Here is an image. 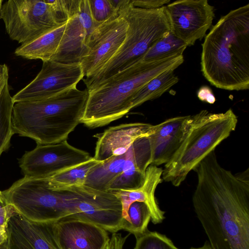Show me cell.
Here are the masks:
<instances>
[{"label": "cell", "mask_w": 249, "mask_h": 249, "mask_svg": "<svg viewBox=\"0 0 249 249\" xmlns=\"http://www.w3.org/2000/svg\"><path fill=\"white\" fill-rule=\"evenodd\" d=\"M187 47V45L183 41L170 32L149 49L141 61L158 60L183 55Z\"/></svg>", "instance_id": "cell-26"}, {"label": "cell", "mask_w": 249, "mask_h": 249, "mask_svg": "<svg viewBox=\"0 0 249 249\" xmlns=\"http://www.w3.org/2000/svg\"><path fill=\"white\" fill-rule=\"evenodd\" d=\"M7 222L0 225V246L3 245L7 239Z\"/></svg>", "instance_id": "cell-35"}, {"label": "cell", "mask_w": 249, "mask_h": 249, "mask_svg": "<svg viewBox=\"0 0 249 249\" xmlns=\"http://www.w3.org/2000/svg\"><path fill=\"white\" fill-rule=\"evenodd\" d=\"M17 213L14 208L9 204L5 205L0 209V225L6 223L14 214Z\"/></svg>", "instance_id": "cell-33"}, {"label": "cell", "mask_w": 249, "mask_h": 249, "mask_svg": "<svg viewBox=\"0 0 249 249\" xmlns=\"http://www.w3.org/2000/svg\"><path fill=\"white\" fill-rule=\"evenodd\" d=\"M56 222H33L15 213L7 221L6 249H64Z\"/></svg>", "instance_id": "cell-14"}, {"label": "cell", "mask_w": 249, "mask_h": 249, "mask_svg": "<svg viewBox=\"0 0 249 249\" xmlns=\"http://www.w3.org/2000/svg\"><path fill=\"white\" fill-rule=\"evenodd\" d=\"M128 27L119 10L92 32L80 62L85 78L94 76L115 55L124 41Z\"/></svg>", "instance_id": "cell-11"}, {"label": "cell", "mask_w": 249, "mask_h": 249, "mask_svg": "<svg viewBox=\"0 0 249 249\" xmlns=\"http://www.w3.org/2000/svg\"><path fill=\"white\" fill-rule=\"evenodd\" d=\"M88 96L87 89L76 87L46 98L15 103L12 118L15 134L31 138L37 145L67 140L81 123Z\"/></svg>", "instance_id": "cell-4"}, {"label": "cell", "mask_w": 249, "mask_h": 249, "mask_svg": "<svg viewBox=\"0 0 249 249\" xmlns=\"http://www.w3.org/2000/svg\"><path fill=\"white\" fill-rule=\"evenodd\" d=\"M64 190L67 216L63 219L89 222L112 233L122 230V204L112 192L84 185Z\"/></svg>", "instance_id": "cell-8"}, {"label": "cell", "mask_w": 249, "mask_h": 249, "mask_svg": "<svg viewBox=\"0 0 249 249\" xmlns=\"http://www.w3.org/2000/svg\"><path fill=\"white\" fill-rule=\"evenodd\" d=\"M188 249H212L210 246L209 242L208 241H206V242H205L204 244L201 247H198V248L192 247Z\"/></svg>", "instance_id": "cell-36"}, {"label": "cell", "mask_w": 249, "mask_h": 249, "mask_svg": "<svg viewBox=\"0 0 249 249\" xmlns=\"http://www.w3.org/2000/svg\"><path fill=\"white\" fill-rule=\"evenodd\" d=\"M184 62L183 55L150 61H140L88 90L81 123L94 128L120 119L132 109V100L151 79L168 70H175Z\"/></svg>", "instance_id": "cell-3"}, {"label": "cell", "mask_w": 249, "mask_h": 249, "mask_svg": "<svg viewBox=\"0 0 249 249\" xmlns=\"http://www.w3.org/2000/svg\"><path fill=\"white\" fill-rule=\"evenodd\" d=\"M80 0H44L58 24L67 22L78 8Z\"/></svg>", "instance_id": "cell-29"}, {"label": "cell", "mask_w": 249, "mask_h": 249, "mask_svg": "<svg viewBox=\"0 0 249 249\" xmlns=\"http://www.w3.org/2000/svg\"><path fill=\"white\" fill-rule=\"evenodd\" d=\"M155 130V125L143 123L121 124L96 134L97 138L93 158L102 161L114 156L123 155L137 139L148 137Z\"/></svg>", "instance_id": "cell-16"}, {"label": "cell", "mask_w": 249, "mask_h": 249, "mask_svg": "<svg viewBox=\"0 0 249 249\" xmlns=\"http://www.w3.org/2000/svg\"><path fill=\"white\" fill-rule=\"evenodd\" d=\"M0 19L10 38L21 45L61 25L44 0H7L1 5Z\"/></svg>", "instance_id": "cell-9"}, {"label": "cell", "mask_w": 249, "mask_h": 249, "mask_svg": "<svg viewBox=\"0 0 249 249\" xmlns=\"http://www.w3.org/2000/svg\"><path fill=\"white\" fill-rule=\"evenodd\" d=\"M126 156V153L100 161L88 173L84 185L100 191H108L110 183L122 172Z\"/></svg>", "instance_id": "cell-22"}, {"label": "cell", "mask_w": 249, "mask_h": 249, "mask_svg": "<svg viewBox=\"0 0 249 249\" xmlns=\"http://www.w3.org/2000/svg\"><path fill=\"white\" fill-rule=\"evenodd\" d=\"M14 104L7 84L0 94V157L9 148L15 134L12 121Z\"/></svg>", "instance_id": "cell-25"}, {"label": "cell", "mask_w": 249, "mask_h": 249, "mask_svg": "<svg viewBox=\"0 0 249 249\" xmlns=\"http://www.w3.org/2000/svg\"><path fill=\"white\" fill-rule=\"evenodd\" d=\"M2 3H3V0H0V11L1 6Z\"/></svg>", "instance_id": "cell-39"}, {"label": "cell", "mask_w": 249, "mask_h": 249, "mask_svg": "<svg viewBox=\"0 0 249 249\" xmlns=\"http://www.w3.org/2000/svg\"><path fill=\"white\" fill-rule=\"evenodd\" d=\"M126 155L122 172L110 183L108 191L135 189L143 184L152 160L148 136L135 140Z\"/></svg>", "instance_id": "cell-19"}, {"label": "cell", "mask_w": 249, "mask_h": 249, "mask_svg": "<svg viewBox=\"0 0 249 249\" xmlns=\"http://www.w3.org/2000/svg\"><path fill=\"white\" fill-rule=\"evenodd\" d=\"M198 98L202 102L213 104L215 101V97L211 89L206 86H202L197 93Z\"/></svg>", "instance_id": "cell-32"}, {"label": "cell", "mask_w": 249, "mask_h": 249, "mask_svg": "<svg viewBox=\"0 0 249 249\" xmlns=\"http://www.w3.org/2000/svg\"><path fill=\"white\" fill-rule=\"evenodd\" d=\"M170 32L187 46L206 36L214 18L207 0H179L165 6Z\"/></svg>", "instance_id": "cell-13"}, {"label": "cell", "mask_w": 249, "mask_h": 249, "mask_svg": "<svg viewBox=\"0 0 249 249\" xmlns=\"http://www.w3.org/2000/svg\"><path fill=\"white\" fill-rule=\"evenodd\" d=\"M190 115L170 118L155 125L148 136L152 153L151 165L159 166L167 163L179 147Z\"/></svg>", "instance_id": "cell-17"}, {"label": "cell", "mask_w": 249, "mask_h": 249, "mask_svg": "<svg viewBox=\"0 0 249 249\" xmlns=\"http://www.w3.org/2000/svg\"><path fill=\"white\" fill-rule=\"evenodd\" d=\"M90 11L93 20L98 24L106 21L117 10L110 0H89Z\"/></svg>", "instance_id": "cell-30"}, {"label": "cell", "mask_w": 249, "mask_h": 249, "mask_svg": "<svg viewBox=\"0 0 249 249\" xmlns=\"http://www.w3.org/2000/svg\"><path fill=\"white\" fill-rule=\"evenodd\" d=\"M135 237L136 244L134 249H179L166 235L157 231L147 230Z\"/></svg>", "instance_id": "cell-28"}, {"label": "cell", "mask_w": 249, "mask_h": 249, "mask_svg": "<svg viewBox=\"0 0 249 249\" xmlns=\"http://www.w3.org/2000/svg\"><path fill=\"white\" fill-rule=\"evenodd\" d=\"M120 11L128 24L124 41L115 55L97 74L83 78L88 90L141 61L149 49L170 32L165 6L145 9L134 7L129 0Z\"/></svg>", "instance_id": "cell-6"}, {"label": "cell", "mask_w": 249, "mask_h": 249, "mask_svg": "<svg viewBox=\"0 0 249 249\" xmlns=\"http://www.w3.org/2000/svg\"><path fill=\"white\" fill-rule=\"evenodd\" d=\"M128 220L122 226V230L135 235L146 231L151 220V214L147 205L143 202H134L129 207Z\"/></svg>", "instance_id": "cell-27"}, {"label": "cell", "mask_w": 249, "mask_h": 249, "mask_svg": "<svg viewBox=\"0 0 249 249\" xmlns=\"http://www.w3.org/2000/svg\"><path fill=\"white\" fill-rule=\"evenodd\" d=\"M4 204L36 222H56L67 216L63 191L51 188L46 178L24 177L2 192Z\"/></svg>", "instance_id": "cell-7"}, {"label": "cell", "mask_w": 249, "mask_h": 249, "mask_svg": "<svg viewBox=\"0 0 249 249\" xmlns=\"http://www.w3.org/2000/svg\"><path fill=\"white\" fill-rule=\"evenodd\" d=\"M162 169L150 165L146 169L143 184L140 187L131 190L110 191L120 199L122 207V225L128 220L127 212L130 205L134 202L144 203L148 208L151 220L154 224L161 223L165 219V212L159 207L155 193L158 185L161 182Z\"/></svg>", "instance_id": "cell-20"}, {"label": "cell", "mask_w": 249, "mask_h": 249, "mask_svg": "<svg viewBox=\"0 0 249 249\" xmlns=\"http://www.w3.org/2000/svg\"><path fill=\"white\" fill-rule=\"evenodd\" d=\"M237 116L230 108L213 113L207 110L190 115L181 143L162 169V180L179 186L189 173L236 128Z\"/></svg>", "instance_id": "cell-5"}, {"label": "cell", "mask_w": 249, "mask_h": 249, "mask_svg": "<svg viewBox=\"0 0 249 249\" xmlns=\"http://www.w3.org/2000/svg\"><path fill=\"white\" fill-rule=\"evenodd\" d=\"M9 71L7 66L0 64V94L3 91L5 86L8 84Z\"/></svg>", "instance_id": "cell-34"}, {"label": "cell", "mask_w": 249, "mask_h": 249, "mask_svg": "<svg viewBox=\"0 0 249 249\" xmlns=\"http://www.w3.org/2000/svg\"><path fill=\"white\" fill-rule=\"evenodd\" d=\"M174 70H168L157 75L145 84L136 93L132 100V109L146 101L161 96L178 82Z\"/></svg>", "instance_id": "cell-23"}, {"label": "cell", "mask_w": 249, "mask_h": 249, "mask_svg": "<svg viewBox=\"0 0 249 249\" xmlns=\"http://www.w3.org/2000/svg\"><path fill=\"white\" fill-rule=\"evenodd\" d=\"M170 1V0H131L134 7L145 9H157Z\"/></svg>", "instance_id": "cell-31"}, {"label": "cell", "mask_w": 249, "mask_h": 249, "mask_svg": "<svg viewBox=\"0 0 249 249\" xmlns=\"http://www.w3.org/2000/svg\"><path fill=\"white\" fill-rule=\"evenodd\" d=\"M92 158L87 152L72 146L65 140L56 143L37 145L34 149L25 152L19 160V166L24 177L44 179Z\"/></svg>", "instance_id": "cell-10"}, {"label": "cell", "mask_w": 249, "mask_h": 249, "mask_svg": "<svg viewBox=\"0 0 249 249\" xmlns=\"http://www.w3.org/2000/svg\"><path fill=\"white\" fill-rule=\"evenodd\" d=\"M84 77L80 63L43 61L36 76L13 97L14 103L46 98L76 87Z\"/></svg>", "instance_id": "cell-12"}, {"label": "cell", "mask_w": 249, "mask_h": 249, "mask_svg": "<svg viewBox=\"0 0 249 249\" xmlns=\"http://www.w3.org/2000/svg\"><path fill=\"white\" fill-rule=\"evenodd\" d=\"M67 22L46 32L35 40L21 45L15 51L16 55L43 61L52 60L58 48Z\"/></svg>", "instance_id": "cell-21"}, {"label": "cell", "mask_w": 249, "mask_h": 249, "mask_svg": "<svg viewBox=\"0 0 249 249\" xmlns=\"http://www.w3.org/2000/svg\"><path fill=\"white\" fill-rule=\"evenodd\" d=\"M201 71L215 87L249 89V4L231 10L211 28L202 44Z\"/></svg>", "instance_id": "cell-2"}, {"label": "cell", "mask_w": 249, "mask_h": 249, "mask_svg": "<svg viewBox=\"0 0 249 249\" xmlns=\"http://www.w3.org/2000/svg\"><path fill=\"white\" fill-rule=\"evenodd\" d=\"M0 249H6L4 243L3 245L0 246Z\"/></svg>", "instance_id": "cell-38"}, {"label": "cell", "mask_w": 249, "mask_h": 249, "mask_svg": "<svg viewBox=\"0 0 249 249\" xmlns=\"http://www.w3.org/2000/svg\"><path fill=\"white\" fill-rule=\"evenodd\" d=\"M99 162L92 157L86 162L46 178L48 183L49 186L53 189L83 185L89 172Z\"/></svg>", "instance_id": "cell-24"}, {"label": "cell", "mask_w": 249, "mask_h": 249, "mask_svg": "<svg viewBox=\"0 0 249 249\" xmlns=\"http://www.w3.org/2000/svg\"><path fill=\"white\" fill-rule=\"evenodd\" d=\"M195 212L212 249H249V169L233 174L214 151L194 170Z\"/></svg>", "instance_id": "cell-1"}, {"label": "cell", "mask_w": 249, "mask_h": 249, "mask_svg": "<svg viewBox=\"0 0 249 249\" xmlns=\"http://www.w3.org/2000/svg\"><path fill=\"white\" fill-rule=\"evenodd\" d=\"M93 19L89 0H80L78 9L67 21L58 48L52 60L80 63L90 35L99 25Z\"/></svg>", "instance_id": "cell-15"}, {"label": "cell", "mask_w": 249, "mask_h": 249, "mask_svg": "<svg viewBox=\"0 0 249 249\" xmlns=\"http://www.w3.org/2000/svg\"><path fill=\"white\" fill-rule=\"evenodd\" d=\"M56 226L64 249H103L109 239L105 229L82 220L63 219Z\"/></svg>", "instance_id": "cell-18"}, {"label": "cell", "mask_w": 249, "mask_h": 249, "mask_svg": "<svg viewBox=\"0 0 249 249\" xmlns=\"http://www.w3.org/2000/svg\"><path fill=\"white\" fill-rule=\"evenodd\" d=\"M0 205L1 206H4L5 205L2 193L1 191H0Z\"/></svg>", "instance_id": "cell-37"}]
</instances>
